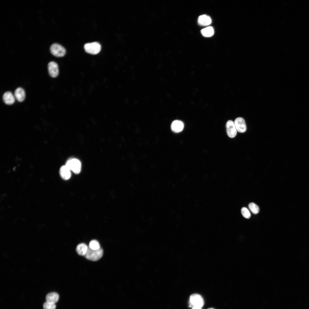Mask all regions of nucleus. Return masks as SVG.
I'll use <instances>...</instances> for the list:
<instances>
[{"label":"nucleus","mask_w":309,"mask_h":309,"mask_svg":"<svg viewBox=\"0 0 309 309\" xmlns=\"http://www.w3.org/2000/svg\"><path fill=\"white\" fill-rule=\"evenodd\" d=\"M50 49L51 53L56 57H63L66 53V50L64 48L58 43H54L52 44Z\"/></svg>","instance_id":"4"},{"label":"nucleus","mask_w":309,"mask_h":309,"mask_svg":"<svg viewBox=\"0 0 309 309\" xmlns=\"http://www.w3.org/2000/svg\"><path fill=\"white\" fill-rule=\"evenodd\" d=\"M198 21L199 25L206 26L209 25L211 23V20L209 16L205 15H203L199 17Z\"/></svg>","instance_id":"13"},{"label":"nucleus","mask_w":309,"mask_h":309,"mask_svg":"<svg viewBox=\"0 0 309 309\" xmlns=\"http://www.w3.org/2000/svg\"><path fill=\"white\" fill-rule=\"evenodd\" d=\"M14 96L15 98L19 102H23L25 98V92L24 90L21 87L17 88L15 90Z\"/></svg>","instance_id":"12"},{"label":"nucleus","mask_w":309,"mask_h":309,"mask_svg":"<svg viewBox=\"0 0 309 309\" xmlns=\"http://www.w3.org/2000/svg\"><path fill=\"white\" fill-rule=\"evenodd\" d=\"M241 213L243 216L247 219L249 218L251 216L249 210L246 207H243L241 209Z\"/></svg>","instance_id":"19"},{"label":"nucleus","mask_w":309,"mask_h":309,"mask_svg":"<svg viewBox=\"0 0 309 309\" xmlns=\"http://www.w3.org/2000/svg\"><path fill=\"white\" fill-rule=\"evenodd\" d=\"M88 247L84 243H82L78 245L76 247V251L80 255H84L87 251Z\"/></svg>","instance_id":"15"},{"label":"nucleus","mask_w":309,"mask_h":309,"mask_svg":"<svg viewBox=\"0 0 309 309\" xmlns=\"http://www.w3.org/2000/svg\"><path fill=\"white\" fill-rule=\"evenodd\" d=\"M184 128V124L181 121L176 120L172 122L171 125L172 130L174 132L178 133L182 131Z\"/></svg>","instance_id":"10"},{"label":"nucleus","mask_w":309,"mask_h":309,"mask_svg":"<svg viewBox=\"0 0 309 309\" xmlns=\"http://www.w3.org/2000/svg\"><path fill=\"white\" fill-rule=\"evenodd\" d=\"M65 165L76 174H78L80 172L81 164L80 161L77 159H73L69 160Z\"/></svg>","instance_id":"3"},{"label":"nucleus","mask_w":309,"mask_h":309,"mask_svg":"<svg viewBox=\"0 0 309 309\" xmlns=\"http://www.w3.org/2000/svg\"><path fill=\"white\" fill-rule=\"evenodd\" d=\"M190 307L193 306L201 308L204 304V300L201 295L197 294H194L191 295L189 298Z\"/></svg>","instance_id":"5"},{"label":"nucleus","mask_w":309,"mask_h":309,"mask_svg":"<svg viewBox=\"0 0 309 309\" xmlns=\"http://www.w3.org/2000/svg\"><path fill=\"white\" fill-rule=\"evenodd\" d=\"M48 69L49 74L52 78H55L58 76L59 73L58 66L55 62L51 61L48 65Z\"/></svg>","instance_id":"7"},{"label":"nucleus","mask_w":309,"mask_h":309,"mask_svg":"<svg viewBox=\"0 0 309 309\" xmlns=\"http://www.w3.org/2000/svg\"><path fill=\"white\" fill-rule=\"evenodd\" d=\"M207 309H215V308H208Z\"/></svg>","instance_id":"22"},{"label":"nucleus","mask_w":309,"mask_h":309,"mask_svg":"<svg viewBox=\"0 0 309 309\" xmlns=\"http://www.w3.org/2000/svg\"><path fill=\"white\" fill-rule=\"evenodd\" d=\"M192 309H201V308H200V307H196V306H193L192 308Z\"/></svg>","instance_id":"21"},{"label":"nucleus","mask_w":309,"mask_h":309,"mask_svg":"<svg viewBox=\"0 0 309 309\" xmlns=\"http://www.w3.org/2000/svg\"><path fill=\"white\" fill-rule=\"evenodd\" d=\"M84 48L86 52L93 55L98 54L101 49L100 45L97 42L86 43L84 45Z\"/></svg>","instance_id":"2"},{"label":"nucleus","mask_w":309,"mask_h":309,"mask_svg":"<svg viewBox=\"0 0 309 309\" xmlns=\"http://www.w3.org/2000/svg\"><path fill=\"white\" fill-rule=\"evenodd\" d=\"M59 299V295L56 293L51 292L48 294L46 296V302L55 304Z\"/></svg>","instance_id":"14"},{"label":"nucleus","mask_w":309,"mask_h":309,"mask_svg":"<svg viewBox=\"0 0 309 309\" xmlns=\"http://www.w3.org/2000/svg\"><path fill=\"white\" fill-rule=\"evenodd\" d=\"M43 309H55L56 305L55 304L46 302L43 304Z\"/></svg>","instance_id":"20"},{"label":"nucleus","mask_w":309,"mask_h":309,"mask_svg":"<svg viewBox=\"0 0 309 309\" xmlns=\"http://www.w3.org/2000/svg\"><path fill=\"white\" fill-rule=\"evenodd\" d=\"M234 123L237 130L240 133H243L246 130V126L244 119L241 117L236 118Z\"/></svg>","instance_id":"8"},{"label":"nucleus","mask_w":309,"mask_h":309,"mask_svg":"<svg viewBox=\"0 0 309 309\" xmlns=\"http://www.w3.org/2000/svg\"><path fill=\"white\" fill-rule=\"evenodd\" d=\"M89 247L93 250L98 249L100 247L99 242L96 240H92L90 242Z\"/></svg>","instance_id":"17"},{"label":"nucleus","mask_w":309,"mask_h":309,"mask_svg":"<svg viewBox=\"0 0 309 309\" xmlns=\"http://www.w3.org/2000/svg\"><path fill=\"white\" fill-rule=\"evenodd\" d=\"M251 211L254 214H257L259 211L258 206L253 203H250L248 205Z\"/></svg>","instance_id":"18"},{"label":"nucleus","mask_w":309,"mask_h":309,"mask_svg":"<svg viewBox=\"0 0 309 309\" xmlns=\"http://www.w3.org/2000/svg\"><path fill=\"white\" fill-rule=\"evenodd\" d=\"M226 127L228 136L231 138L234 137L237 134V130L234 122L231 120L228 121L226 123Z\"/></svg>","instance_id":"6"},{"label":"nucleus","mask_w":309,"mask_h":309,"mask_svg":"<svg viewBox=\"0 0 309 309\" xmlns=\"http://www.w3.org/2000/svg\"><path fill=\"white\" fill-rule=\"evenodd\" d=\"M103 253V249L101 247L97 250H93L89 247L86 253L84 255L87 259L92 261H97L102 256Z\"/></svg>","instance_id":"1"},{"label":"nucleus","mask_w":309,"mask_h":309,"mask_svg":"<svg viewBox=\"0 0 309 309\" xmlns=\"http://www.w3.org/2000/svg\"><path fill=\"white\" fill-rule=\"evenodd\" d=\"M201 33L203 36L205 37H210L213 35L214 31L212 27L209 26L202 29L201 30Z\"/></svg>","instance_id":"16"},{"label":"nucleus","mask_w":309,"mask_h":309,"mask_svg":"<svg viewBox=\"0 0 309 309\" xmlns=\"http://www.w3.org/2000/svg\"><path fill=\"white\" fill-rule=\"evenodd\" d=\"M3 99L6 104L10 105L14 103L15 100L14 95L10 92H5L3 96Z\"/></svg>","instance_id":"9"},{"label":"nucleus","mask_w":309,"mask_h":309,"mask_svg":"<svg viewBox=\"0 0 309 309\" xmlns=\"http://www.w3.org/2000/svg\"><path fill=\"white\" fill-rule=\"evenodd\" d=\"M60 176L64 179L67 180L71 177L70 170L66 166H62L60 169Z\"/></svg>","instance_id":"11"}]
</instances>
